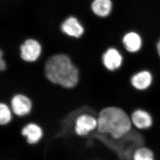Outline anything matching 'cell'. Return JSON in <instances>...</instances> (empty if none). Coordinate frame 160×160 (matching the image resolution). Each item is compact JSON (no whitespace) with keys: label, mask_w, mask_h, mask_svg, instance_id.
<instances>
[{"label":"cell","mask_w":160,"mask_h":160,"mask_svg":"<svg viewBox=\"0 0 160 160\" xmlns=\"http://www.w3.org/2000/svg\"><path fill=\"white\" fill-rule=\"evenodd\" d=\"M45 71L50 82L65 88H72L78 82V69L68 56L56 54L47 60Z\"/></svg>","instance_id":"cell-1"},{"label":"cell","mask_w":160,"mask_h":160,"mask_svg":"<svg viewBox=\"0 0 160 160\" xmlns=\"http://www.w3.org/2000/svg\"><path fill=\"white\" fill-rule=\"evenodd\" d=\"M133 160H154L153 153L147 148H139L134 153Z\"/></svg>","instance_id":"cell-13"},{"label":"cell","mask_w":160,"mask_h":160,"mask_svg":"<svg viewBox=\"0 0 160 160\" xmlns=\"http://www.w3.org/2000/svg\"><path fill=\"white\" fill-rule=\"evenodd\" d=\"M92 11L100 17H106L112 9V2L110 0H94L92 2Z\"/></svg>","instance_id":"cell-12"},{"label":"cell","mask_w":160,"mask_h":160,"mask_svg":"<svg viewBox=\"0 0 160 160\" xmlns=\"http://www.w3.org/2000/svg\"><path fill=\"white\" fill-rule=\"evenodd\" d=\"M23 136H26L28 143L34 144L42 138V131L41 127L35 123L27 124L22 130Z\"/></svg>","instance_id":"cell-11"},{"label":"cell","mask_w":160,"mask_h":160,"mask_svg":"<svg viewBox=\"0 0 160 160\" xmlns=\"http://www.w3.org/2000/svg\"><path fill=\"white\" fill-rule=\"evenodd\" d=\"M123 44L128 52L135 53L138 52L142 46V39L136 32H131L126 34L123 38Z\"/></svg>","instance_id":"cell-10"},{"label":"cell","mask_w":160,"mask_h":160,"mask_svg":"<svg viewBox=\"0 0 160 160\" xmlns=\"http://www.w3.org/2000/svg\"><path fill=\"white\" fill-rule=\"evenodd\" d=\"M12 115L9 108L5 104L1 103L0 105V123L5 125L10 122Z\"/></svg>","instance_id":"cell-14"},{"label":"cell","mask_w":160,"mask_h":160,"mask_svg":"<svg viewBox=\"0 0 160 160\" xmlns=\"http://www.w3.org/2000/svg\"><path fill=\"white\" fill-rule=\"evenodd\" d=\"M131 119L135 127L139 129H146L152 124V119L149 113L141 109L133 112Z\"/></svg>","instance_id":"cell-8"},{"label":"cell","mask_w":160,"mask_h":160,"mask_svg":"<svg viewBox=\"0 0 160 160\" xmlns=\"http://www.w3.org/2000/svg\"><path fill=\"white\" fill-rule=\"evenodd\" d=\"M62 32L68 35L78 38L83 34L84 29L78 20L70 17L65 20L61 26Z\"/></svg>","instance_id":"cell-7"},{"label":"cell","mask_w":160,"mask_h":160,"mask_svg":"<svg viewBox=\"0 0 160 160\" xmlns=\"http://www.w3.org/2000/svg\"><path fill=\"white\" fill-rule=\"evenodd\" d=\"M122 56L116 49L111 48L108 49L103 56V62L107 70L113 71L121 67Z\"/></svg>","instance_id":"cell-6"},{"label":"cell","mask_w":160,"mask_h":160,"mask_svg":"<svg viewBox=\"0 0 160 160\" xmlns=\"http://www.w3.org/2000/svg\"><path fill=\"white\" fill-rule=\"evenodd\" d=\"M97 120L98 131L109 134L115 139L124 136L132 128L131 119L119 107L105 108L100 112Z\"/></svg>","instance_id":"cell-2"},{"label":"cell","mask_w":160,"mask_h":160,"mask_svg":"<svg viewBox=\"0 0 160 160\" xmlns=\"http://www.w3.org/2000/svg\"><path fill=\"white\" fill-rule=\"evenodd\" d=\"M98 127V120L89 115H82L79 116L76 121V133L79 136L88 134Z\"/></svg>","instance_id":"cell-4"},{"label":"cell","mask_w":160,"mask_h":160,"mask_svg":"<svg viewBox=\"0 0 160 160\" xmlns=\"http://www.w3.org/2000/svg\"><path fill=\"white\" fill-rule=\"evenodd\" d=\"M132 85L135 89L144 90L149 88L152 82V76L147 71H142L135 74L131 80Z\"/></svg>","instance_id":"cell-9"},{"label":"cell","mask_w":160,"mask_h":160,"mask_svg":"<svg viewBox=\"0 0 160 160\" xmlns=\"http://www.w3.org/2000/svg\"><path fill=\"white\" fill-rule=\"evenodd\" d=\"M157 50L158 54L160 57V39L159 40V42H158L157 44Z\"/></svg>","instance_id":"cell-16"},{"label":"cell","mask_w":160,"mask_h":160,"mask_svg":"<svg viewBox=\"0 0 160 160\" xmlns=\"http://www.w3.org/2000/svg\"><path fill=\"white\" fill-rule=\"evenodd\" d=\"M0 69L1 71H4L6 69V64L5 61L2 58V52H1L0 53Z\"/></svg>","instance_id":"cell-15"},{"label":"cell","mask_w":160,"mask_h":160,"mask_svg":"<svg viewBox=\"0 0 160 160\" xmlns=\"http://www.w3.org/2000/svg\"><path fill=\"white\" fill-rule=\"evenodd\" d=\"M11 105L14 113L18 116H23L31 112L32 103L28 97L22 94L14 96L11 102Z\"/></svg>","instance_id":"cell-5"},{"label":"cell","mask_w":160,"mask_h":160,"mask_svg":"<svg viewBox=\"0 0 160 160\" xmlns=\"http://www.w3.org/2000/svg\"><path fill=\"white\" fill-rule=\"evenodd\" d=\"M21 57L27 62H34L39 58L42 51L41 45L33 39H28L20 47Z\"/></svg>","instance_id":"cell-3"}]
</instances>
